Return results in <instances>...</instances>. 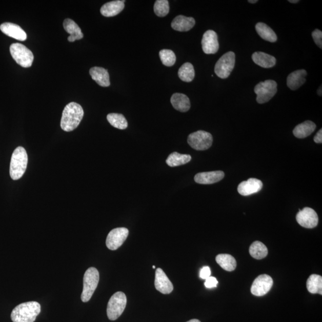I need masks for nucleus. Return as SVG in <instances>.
Here are the masks:
<instances>
[{
	"instance_id": "nucleus-1",
	"label": "nucleus",
	"mask_w": 322,
	"mask_h": 322,
	"mask_svg": "<svg viewBox=\"0 0 322 322\" xmlns=\"http://www.w3.org/2000/svg\"><path fill=\"white\" fill-rule=\"evenodd\" d=\"M84 110L80 105L71 102L66 106L61 122L62 129L67 132L74 130L79 125L84 116Z\"/></svg>"
},
{
	"instance_id": "nucleus-2",
	"label": "nucleus",
	"mask_w": 322,
	"mask_h": 322,
	"mask_svg": "<svg viewBox=\"0 0 322 322\" xmlns=\"http://www.w3.org/2000/svg\"><path fill=\"white\" fill-rule=\"evenodd\" d=\"M41 312V305L38 302L29 301L18 305L11 314L13 322H34Z\"/></svg>"
},
{
	"instance_id": "nucleus-3",
	"label": "nucleus",
	"mask_w": 322,
	"mask_h": 322,
	"mask_svg": "<svg viewBox=\"0 0 322 322\" xmlns=\"http://www.w3.org/2000/svg\"><path fill=\"white\" fill-rule=\"evenodd\" d=\"M28 155L26 150L22 146L14 150L10 166V175L14 180H19L27 170Z\"/></svg>"
},
{
	"instance_id": "nucleus-4",
	"label": "nucleus",
	"mask_w": 322,
	"mask_h": 322,
	"mask_svg": "<svg viewBox=\"0 0 322 322\" xmlns=\"http://www.w3.org/2000/svg\"><path fill=\"white\" fill-rule=\"evenodd\" d=\"M99 277V272L97 269L90 268L87 270L83 279V290L82 294L83 302L90 301L95 290H96Z\"/></svg>"
},
{
	"instance_id": "nucleus-5",
	"label": "nucleus",
	"mask_w": 322,
	"mask_h": 322,
	"mask_svg": "<svg viewBox=\"0 0 322 322\" xmlns=\"http://www.w3.org/2000/svg\"><path fill=\"white\" fill-rule=\"evenodd\" d=\"M127 305V296L123 292H117L110 298L108 304L107 315L109 320H115L124 312Z\"/></svg>"
},
{
	"instance_id": "nucleus-6",
	"label": "nucleus",
	"mask_w": 322,
	"mask_h": 322,
	"mask_svg": "<svg viewBox=\"0 0 322 322\" xmlns=\"http://www.w3.org/2000/svg\"><path fill=\"white\" fill-rule=\"evenodd\" d=\"M10 52L14 60L22 67H31L34 61V55L27 47L20 43L10 46Z\"/></svg>"
},
{
	"instance_id": "nucleus-7",
	"label": "nucleus",
	"mask_w": 322,
	"mask_h": 322,
	"mask_svg": "<svg viewBox=\"0 0 322 322\" xmlns=\"http://www.w3.org/2000/svg\"><path fill=\"white\" fill-rule=\"evenodd\" d=\"M277 84L275 80H266L259 83L255 87L254 92L257 94V102L259 104L267 103L276 94L277 91Z\"/></svg>"
},
{
	"instance_id": "nucleus-8",
	"label": "nucleus",
	"mask_w": 322,
	"mask_h": 322,
	"mask_svg": "<svg viewBox=\"0 0 322 322\" xmlns=\"http://www.w3.org/2000/svg\"><path fill=\"white\" fill-rule=\"evenodd\" d=\"M235 65V54L233 52L226 53L216 63L214 72L219 78H228Z\"/></svg>"
},
{
	"instance_id": "nucleus-9",
	"label": "nucleus",
	"mask_w": 322,
	"mask_h": 322,
	"mask_svg": "<svg viewBox=\"0 0 322 322\" xmlns=\"http://www.w3.org/2000/svg\"><path fill=\"white\" fill-rule=\"evenodd\" d=\"M213 135L207 131L199 130L189 135L188 144L196 151H206L213 144Z\"/></svg>"
},
{
	"instance_id": "nucleus-10",
	"label": "nucleus",
	"mask_w": 322,
	"mask_h": 322,
	"mask_svg": "<svg viewBox=\"0 0 322 322\" xmlns=\"http://www.w3.org/2000/svg\"><path fill=\"white\" fill-rule=\"evenodd\" d=\"M129 231L125 228L113 229L107 236L106 244L109 250H116L124 244L129 236Z\"/></svg>"
},
{
	"instance_id": "nucleus-11",
	"label": "nucleus",
	"mask_w": 322,
	"mask_h": 322,
	"mask_svg": "<svg viewBox=\"0 0 322 322\" xmlns=\"http://www.w3.org/2000/svg\"><path fill=\"white\" fill-rule=\"evenodd\" d=\"M296 219L300 226L307 229L315 228L319 222L316 212L309 207H306L302 210H299Z\"/></svg>"
},
{
	"instance_id": "nucleus-12",
	"label": "nucleus",
	"mask_w": 322,
	"mask_h": 322,
	"mask_svg": "<svg viewBox=\"0 0 322 322\" xmlns=\"http://www.w3.org/2000/svg\"><path fill=\"white\" fill-rule=\"evenodd\" d=\"M273 280L268 274L258 276L252 285L251 292L255 296H261L268 294L272 288Z\"/></svg>"
},
{
	"instance_id": "nucleus-13",
	"label": "nucleus",
	"mask_w": 322,
	"mask_h": 322,
	"mask_svg": "<svg viewBox=\"0 0 322 322\" xmlns=\"http://www.w3.org/2000/svg\"><path fill=\"white\" fill-rule=\"evenodd\" d=\"M201 44L205 53L212 54L217 53L219 49L217 33L213 30H208L205 32Z\"/></svg>"
},
{
	"instance_id": "nucleus-14",
	"label": "nucleus",
	"mask_w": 322,
	"mask_h": 322,
	"mask_svg": "<svg viewBox=\"0 0 322 322\" xmlns=\"http://www.w3.org/2000/svg\"><path fill=\"white\" fill-rule=\"evenodd\" d=\"M155 286L163 294H169L173 291V285L163 269L158 268L155 272Z\"/></svg>"
},
{
	"instance_id": "nucleus-15",
	"label": "nucleus",
	"mask_w": 322,
	"mask_h": 322,
	"mask_svg": "<svg viewBox=\"0 0 322 322\" xmlns=\"http://www.w3.org/2000/svg\"><path fill=\"white\" fill-rule=\"evenodd\" d=\"M263 186V184L261 180L257 178H251L247 181L240 183L237 187V191L241 195L250 196L260 191Z\"/></svg>"
},
{
	"instance_id": "nucleus-16",
	"label": "nucleus",
	"mask_w": 322,
	"mask_h": 322,
	"mask_svg": "<svg viewBox=\"0 0 322 322\" xmlns=\"http://www.w3.org/2000/svg\"><path fill=\"white\" fill-rule=\"evenodd\" d=\"M0 29L4 34L19 41L24 42L27 39L26 32L16 24L9 23H4L0 26Z\"/></svg>"
},
{
	"instance_id": "nucleus-17",
	"label": "nucleus",
	"mask_w": 322,
	"mask_h": 322,
	"mask_svg": "<svg viewBox=\"0 0 322 322\" xmlns=\"http://www.w3.org/2000/svg\"><path fill=\"white\" fill-rule=\"evenodd\" d=\"M225 177L224 172L222 171H215L210 172H204L196 174L195 181L197 184L201 185H211L221 181Z\"/></svg>"
},
{
	"instance_id": "nucleus-18",
	"label": "nucleus",
	"mask_w": 322,
	"mask_h": 322,
	"mask_svg": "<svg viewBox=\"0 0 322 322\" xmlns=\"http://www.w3.org/2000/svg\"><path fill=\"white\" fill-rule=\"evenodd\" d=\"M195 25V20L194 18L179 15L172 22L171 27L177 31L187 32L192 29Z\"/></svg>"
},
{
	"instance_id": "nucleus-19",
	"label": "nucleus",
	"mask_w": 322,
	"mask_h": 322,
	"mask_svg": "<svg viewBox=\"0 0 322 322\" xmlns=\"http://www.w3.org/2000/svg\"><path fill=\"white\" fill-rule=\"evenodd\" d=\"M307 72L305 69L295 71L291 73L287 78V86L291 90H296L306 82Z\"/></svg>"
},
{
	"instance_id": "nucleus-20",
	"label": "nucleus",
	"mask_w": 322,
	"mask_h": 322,
	"mask_svg": "<svg viewBox=\"0 0 322 322\" xmlns=\"http://www.w3.org/2000/svg\"><path fill=\"white\" fill-rule=\"evenodd\" d=\"M124 2L125 1L117 0L106 3L101 7L100 13L105 17L115 16L124 10L125 7Z\"/></svg>"
},
{
	"instance_id": "nucleus-21",
	"label": "nucleus",
	"mask_w": 322,
	"mask_h": 322,
	"mask_svg": "<svg viewBox=\"0 0 322 322\" xmlns=\"http://www.w3.org/2000/svg\"><path fill=\"white\" fill-rule=\"evenodd\" d=\"M90 74L91 78L102 87H107L111 84L109 73L107 69L101 67L91 68Z\"/></svg>"
},
{
	"instance_id": "nucleus-22",
	"label": "nucleus",
	"mask_w": 322,
	"mask_h": 322,
	"mask_svg": "<svg viewBox=\"0 0 322 322\" xmlns=\"http://www.w3.org/2000/svg\"><path fill=\"white\" fill-rule=\"evenodd\" d=\"M252 58L255 64L264 68H272L276 64L275 57L264 52H255L252 55Z\"/></svg>"
},
{
	"instance_id": "nucleus-23",
	"label": "nucleus",
	"mask_w": 322,
	"mask_h": 322,
	"mask_svg": "<svg viewBox=\"0 0 322 322\" xmlns=\"http://www.w3.org/2000/svg\"><path fill=\"white\" fill-rule=\"evenodd\" d=\"M65 30L70 34L68 39L69 42H74L76 39H80L84 37L82 29L74 21L71 19H65L64 22Z\"/></svg>"
},
{
	"instance_id": "nucleus-24",
	"label": "nucleus",
	"mask_w": 322,
	"mask_h": 322,
	"mask_svg": "<svg viewBox=\"0 0 322 322\" xmlns=\"http://www.w3.org/2000/svg\"><path fill=\"white\" fill-rule=\"evenodd\" d=\"M171 103L177 111L186 112L190 108V102L186 95L182 93H174L171 98Z\"/></svg>"
},
{
	"instance_id": "nucleus-25",
	"label": "nucleus",
	"mask_w": 322,
	"mask_h": 322,
	"mask_svg": "<svg viewBox=\"0 0 322 322\" xmlns=\"http://www.w3.org/2000/svg\"><path fill=\"white\" fill-rule=\"evenodd\" d=\"M316 124L311 120H306L296 126L293 130L295 137L298 138H305L312 134L316 129Z\"/></svg>"
},
{
	"instance_id": "nucleus-26",
	"label": "nucleus",
	"mask_w": 322,
	"mask_h": 322,
	"mask_svg": "<svg viewBox=\"0 0 322 322\" xmlns=\"http://www.w3.org/2000/svg\"><path fill=\"white\" fill-rule=\"evenodd\" d=\"M256 31L260 37L271 43L277 41V37L276 33L268 25L262 23H259L255 26Z\"/></svg>"
},
{
	"instance_id": "nucleus-27",
	"label": "nucleus",
	"mask_w": 322,
	"mask_h": 322,
	"mask_svg": "<svg viewBox=\"0 0 322 322\" xmlns=\"http://www.w3.org/2000/svg\"><path fill=\"white\" fill-rule=\"evenodd\" d=\"M215 260L222 268L228 272H232L236 268V259L231 255L219 254L216 257Z\"/></svg>"
},
{
	"instance_id": "nucleus-28",
	"label": "nucleus",
	"mask_w": 322,
	"mask_h": 322,
	"mask_svg": "<svg viewBox=\"0 0 322 322\" xmlns=\"http://www.w3.org/2000/svg\"><path fill=\"white\" fill-rule=\"evenodd\" d=\"M192 159L189 155L180 154L178 152L172 153L166 160V163L171 167L182 166L190 162Z\"/></svg>"
},
{
	"instance_id": "nucleus-29",
	"label": "nucleus",
	"mask_w": 322,
	"mask_h": 322,
	"mask_svg": "<svg viewBox=\"0 0 322 322\" xmlns=\"http://www.w3.org/2000/svg\"><path fill=\"white\" fill-rule=\"evenodd\" d=\"M307 288L311 294H322V277L317 274H312L307 281Z\"/></svg>"
},
{
	"instance_id": "nucleus-30",
	"label": "nucleus",
	"mask_w": 322,
	"mask_h": 322,
	"mask_svg": "<svg viewBox=\"0 0 322 322\" xmlns=\"http://www.w3.org/2000/svg\"><path fill=\"white\" fill-rule=\"evenodd\" d=\"M250 253L252 257L257 259H261L268 255V248L261 242L255 241L250 246Z\"/></svg>"
},
{
	"instance_id": "nucleus-31",
	"label": "nucleus",
	"mask_w": 322,
	"mask_h": 322,
	"mask_svg": "<svg viewBox=\"0 0 322 322\" xmlns=\"http://www.w3.org/2000/svg\"><path fill=\"white\" fill-rule=\"evenodd\" d=\"M179 78L183 82L190 83L195 78V72L193 66L190 63H185L179 69L178 72Z\"/></svg>"
},
{
	"instance_id": "nucleus-32",
	"label": "nucleus",
	"mask_w": 322,
	"mask_h": 322,
	"mask_svg": "<svg viewBox=\"0 0 322 322\" xmlns=\"http://www.w3.org/2000/svg\"><path fill=\"white\" fill-rule=\"evenodd\" d=\"M108 122L113 127L119 130H125L128 127V122L124 116L120 113H109L107 116Z\"/></svg>"
},
{
	"instance_id": "nucleus-33",
	"label": "nucleus",
	"mask_w": 322,
	"mask_h": 322,
	"mask_svg": "<svg viewBox=\"0 0 322 322\" xmlns=\"http://www.w3.org/2000/svg\"><path fill=\"white\" fill-rule=\"evenodd\" d=\"M159 57L161 62L166 67H172L176 62V56L171 50L163 49L159 52Z\"/></svg>"
},
{
	"instance_id": "nucleus-34",
	"label": "nucleus",
	"mask_w": 322,
	"mask_h": 322,
	"mask_svg": "<svg viewBox=\"0 0 322 322\" xmlns=\"http://www.w3.org/2000/svg\"><path fill=\"white\" fill-rule=\"evenodd\" d=\"M154 12L156 16L164 17L170 11L169 2L167 0H157L154 5Z\"/></svg>"
},
{
	"instance_id": "nucleus-35",
	"label": "nucleus",
	"mask_w": 322,
	"mask_h": 322,
	"mask_svg": "<svg viewBox=\"0 0 322 322\" xmlns=\"http://www.w3.org/2000/svg\"><path fill=\"white\" fill-rule=\"evenodd\" d=\"M312 37L316 45L322 49V32L319 29H315L312 32Z\"/></svg>"
},
{
	"instance_id": "nucleus-36",
	"label": "nucleus",
	"mask_w": 322,
	"mask_h": 322,
	"mask_svg": "<svg viewBox=\"0 0 322 322\" xmlns=\"http://www.w3.org/2000/svg\"><path fill=\"white\" fill-rule=\"evenodd\" d=\"M218 284V280L214 277L210 276L205 281V286L207 288H213L217 287Z\"/></svg>"
},
{
	"instance_id": "nucleus-37",
	"label": "nucleus",
	"mask_w": 322,
	"mask_h": 322,
	"mask_svg": "<svg viewBox=\"0 0 322 322\" xmlns=\"http://www.w3.org/2000/svg\"><path fill=\"white\" fill-rule=\"evenodd\" d=\"M211 269L208 266H204L200 270L199 276L201 279L206 280L211 276Z\"/></svg>"
},
{
	"instance_id": "nucleus-38",
	"label": "nucleus",
	"mask_w": 322,
	"mask_h": 322,
	"mask_svg": "<svg viewBox=\"0 0 322 322\" xmlns=\"http://www.w3.org/2000/svg\"><path fill=\"white\" fill-rule=\"evenodd\" d=\"M314 141L316 143V144H321L322 143V129H320L317 134L314 137Z\"/></svg>"
},
{
	"instance_id": "nucleus-39",
	"label": "nucleus",
	"mask_w": 322,
	"mask_h": 322,
	"mask_svg": "<svg viewBox=\"0 0 322 322\" xmlns=\"http://www.w3.org/2000/svg\"><path fill=\"white\" fill-rule=\"evenodd\" d=\"M321 86H320V87L319 88V89H318L317 90V94L318 95H319V96H321Z\"/></svg>"
},
{
	"instance_id": "nucleus-40",
	"label": "nucleus",
	"mask_w": 322,
	"mask_h": 322,
	"mask_svg": "<svg viewBox=\"0 0 322 322\" xmlns=\"http://www.w3.org/2000/svg\"><path fill=\"white\" fill-rule=\"evenodd\" d=\"M289 2H290L291 3H298L299 1H298V0H289L288 1Z\"/></svg>"
},
{
	"instance_id": "nucleus-41",
	"label": "nucleus",
	"mask_w": 322,
	"mask_h": 322,
	"mask_svg": "<svg viewBox=\"0 0 322 322\" xmlns=\"http://www.w3.org/2000/svg\"><path fill=\"white\" fill-rule=\"evenodd\" d=\"M257 2H258L257 0H249L248 1V3H250L252 4H254Z\"/></svg>"
},
{
	"instance_id": "nucleus-42",
	"label": "nucleus",
	"mask_w": 322,
	"mask_h": 322,
	"mask_svg": "<svg viewBox=\"0 0 322 322\" xmlns=\"http://www.w3.org/2000/svg\"><path fill=\"white\" fill-rule=\"evenodd\" d=\"M187 322H200L199 320L197 319H192Z\"/></svg>"
},
{
	"instance_id": "nucleus-43",
	"label": "nucleus",
	"mask_w": 322,
	"mask_h": 322,
	"mask_svg": "<svg viewBox=\"0 0 322 322\" xmlns=\"http://www.w3.org/2000/svg\"><path fill=\"white\" fill-rule=\"evenodd\" d=\"M153 269H155V266H153Z\"/></svg>"
}]
</instances>
